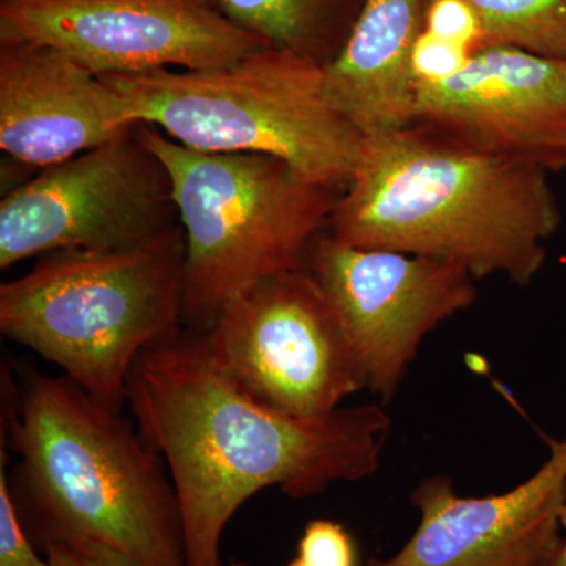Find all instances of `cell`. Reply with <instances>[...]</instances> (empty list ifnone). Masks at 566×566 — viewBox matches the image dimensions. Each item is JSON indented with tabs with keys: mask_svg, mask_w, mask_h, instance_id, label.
I'll use <instances>...</instances> for the list:
<instances>
[{
	"mask_svg": "<svg viewBox=\"0 0 566 566\" xmlns=\"http://www.w3.org/2000/svg\"><path fill=\"white\" fill-rule=\"evenodd\" d=\"M230 566H243V565H237V564H234V565H230Z\"/></svg>",
	"mask_w": 566,
	"mask_h": 566,
	"instance_id": "cell-25",
	"label": "cell"
},
{
	"mask_svg": "<svg viewBox=\"0 0 566 566\" xmlns=\"http://www.w3.org/2000/svg\"><path fill=\"white\" fill-rule=\"evenodd\" d=\"M41 547L51 566H142L122 551L95 539H51Z\"/></svg>",
	"mask_w": 566,
	"mask_h": 566,
	"instance_id": "cell-21",
	"label": "cell"
},
{
	"mask_svg": "<svg viewBox=\"0 0 566 566\" xmlns=\"http://www.w3.org/2000/svg\"><path fill=\"white\" fill-rule=\"evenodd\" d=\"M562 226L549 172L423 126L365 140L326 232L340 243L457 264L475 281H534Z\"/></svg>",
	"mask_w": 566,
	"mask_h": 566,
	"instance_id": "cell-2",
	"label": "cell"
},
{
	"mask_svg": "<svg viewBox=\"0 0 566 566\" xmlns=\"http://www.w3.org/2000/svg\"><path fill=\"white\" fill-rule=\"evenodd\" d=\"M126 403L166 461L188 566H222L227 524L266 488L303 499L374 475L390 431L381 406L297 419L259 403L223 375L205 334L182 326L139 354Z\"/></svg>",
	"mask_w": 566,
	"mask_h": 566,
	"instance_id": "cell-1",
	"label": "cell"
},
{
	"mask_svg": "<svg viewBox=\"0 0 566 566\" xmlns=\"http://www.w3.org/2000/svg\"><path fill=\"white\" fill-rule=\"evenodd\" d=\"M133 120L207 153L282 159L307 180L346 189L365 139L323 93V66L268 46L212 70L106 74Z\"/></svg>",
	"mask_w": 566,
	"mask_h": 566,
	"instance_id": "cell-6",
	"label": "cell"
},
{
	"mask_svg": "<svg viewBox=\"0 0 566 566\" xmlns=\"http://www.w3.org/2000/svg\"><path fill=\"white\" fill-rule=\"evenodd\" d=\"M423 29L474 54L485 44L482 22L468 0H423Z\"/></svg>",
	"mask_w": 566,
	"mask_h": 566,
	"instance_id": "cell-17",
	"label": "cell"
},
{
	"mask_svg": "<svg viewBox=\"0 0 566 566\" xmlns=\"http://www.w3.org/2000/svg\"><path fill=\"white\" fill-rule=\"evenodd\" d=\"M186 255L181 223L129 248L41 255L0 285V331L122 412L139 354L182 326Z\"/></svg>",
	"mask_w": 566,
	"mask_h": 566,
	"instance_id": "cell-4",
	"label": "cell"
},
{
	"mask_svg": "<svg viewBox=\"0 0 566 566\" xmlns=\"http://www.w3.org/2000/svg\"><path fill=\"white\" fill-rule=\"evenodd\" d=\"M137 128L169 170L186 233L182 327L207 333L238 294L307 270L345 189L307 180L273 156L197 151L147 123Z\"/></svg>",
	"mask_w": 566,
	"mask_h": 566,
	"instance_id": "cell-5",
	"label": "cell"
},
{
	"mask_svg": "<svg viewBox=\"0 0 566 566\" xmlns=\"http://www.w3.org/2000/svg\"><path fill=\"white\" fill-rule=\"evenodd\" d=\"M536 566H566V553L562 549V543L542 562Z\"/></svg>",
	"mask_w": 566,
	"mask_h": 566,
	"instance_id": "cell-22",
	"label": "cell"
},
{
	"mask_svg": "<svg viewBox=\"0 0 566 566\" xmlns=\"http://www.w3.org/2000/svg\"><path fill=\"white\" fill-rule=\"evenodd\" d=\"M137 125L41 169L3 197L2 270L66 249L129 248L180 223L169 170L142 140Z\"/></svg>",
	"mask_w": 566,
	"mask_h": 566,
	"instance_id": "cell-8",
	"label": "cell"
},
{
	"mask_svg": "<svg viewBox=\"0 0 566 566\" xmlns=\"http://www.w3.org/2000/svg\"><path fill=\"white\" fill-rule=\"evenodd\" d=\"M472 52L463 44L455 43L422 31L412 51V70L417 85L438 84L455 76L468 65Z\"/></svg>",
	"mask_w": 566,
	"mask_h": 566,
	"instance_id": "cell-18",
	"label": "cell"
},
{
	"mask_svg": "<svg viewBox=\"0 0 566 566\" xmlns=\"http://www.w3.org/2000/svg\"><path fill=\"white\" fill-rule=\"evenodd\" d=\"M202 334L223 375L282 415L329 416L367 389L340 319L307 270L238 294Z\"/></svg>",
	"mask_w": 566,
	"mask_h": 566,
	"instance_id": "cell-7",
	"label": "cell"
},
{
	"mask_svg": "<svg viewBox=\"0 0 566 566\" xmlns=\"http://www.w3.org/2000/svg\"><path fill=\"white\" fill-rule=\"evenodd\" d=\"M0 566H51L46 556L33 549L28 531L18 515L6 465H0Z\"/></svg>",
	"mask_w": 566,
	"mask_h": 566,
	"instance_id": "cell-19",
	"label": "cell"
},
{
	"mask_svg": "<svg viewBox=\"0 0 566 566\" xmlns=\"http://www.w3.org/2000/svg\"><path fill=\"white\" fill-rule=\"evenodd\" d=\"M136 125L122 96L65 52L0 43V148L14 161L46 169Z\"/></svg>",
	"mask_w": 566,
	"mask_h": 566,
	"instance_id": "cell-13",
	"label": "cell"
},
{
	"mask_svg": "<svg viewBox=\"0 0 566 566\" xmlns=\"http://www.w3.org/2000/svg\"><path fill=\"white\" fill-rule=\"evenodd\" d=\"M468 2L482 22L483 48L501 44L566 62V0Z\"/></svg>",
	"mask_w": 566,
	"mask_h": 566,
	"instance_id": "cell-16",
	"label": "cell"
},
{
	"mask_svg": "<svg viewBox=\"0 0 566 566\" xmlns=\"http://www.w3.org/2000/svg\"><path fill=\"white\" fill-rule=\"evenodd\" d=\"M423 31V0H365L345 46L323 66L327 103L365 140L416 122L412 51Z\"/></svg>",
	"mask_w": 566,
	"mask_h": 566,
	"instance_id": "cell-14",
	"label": "cell"
},
{
	"mask_svg": "<svg viewBox=\"0 0 566 566\" xmlns=\"http://www.w3.org/2000/svg\"><path fill=\"white\" fill-rule=\"evenodd\" d=\"M415 125L474 151L564 172L566 62L482 48L450 80L417 85Z\"/></svg>",
	"mask_w": 566,
	"mask_h": 566,
	"instance_id": "cell-11",
	"label": "cell"
},
{
	"mask_svg": "<svg viewBox=\"0 0 566 566\" xmlns=\"http://www.w3.org/2000/svg\"><path fill=\"white\" fill-rule=\"evenodd\" d=\"M286 566H303V565H301L300 562H297L296 558H294V560L290 562V564Z\"/></svg>",
	"mask_w": 566,
	"mask_h": 566,
	"instance_id": "cell-24",
	"label": "cell"
},
{
	"mask_svg": "<svg viewBox=\"0 0 566 566\" xmlns=\"http://www.w3.org/2000/svg\"><path fill=\"white\" fill-rule=\"evenodd\" d=\"M534 475L506 493L458 495L452 480L431 476L411 495L415 535L392 557L368 566H536L562 543L566 434L549 442Z\"/></svg>",
	"mask_w": 566,
	"mask_h": 566,
	"instance_id": "cell-12",
	"label": "cell"
},
{
	"mask_svg": "<svg viewBox=\"0 0 566 566\" xmlns=\"http://www.w3.org/2000/svg\"><path fill=\"white\" fill-rule=\"evenodd\" d=\"M307 271L333 305L371 392L389 400L423 338L475 303V279L457 264L354 248L324 232Z\"/></svg>",
	"mask_w": 566,
	"mask_h": 566,
	"instance_id": "cell-10",
	"label": "cell"
},
{
	"mask_svg": "<svg viewBox=\"0 0 566 566\" xmlns=\"http://www.w3.org/2000/svg\"><path fill=\"white\" fill-rule=\"evenodd\" d=\"M558 524H560V532H564V536H562V549L566 553V502L565 505L562 506L560 515H558Z\"/></svg>",
	"mask_w": 566,
	"mask_h": 566,
	"instance_id": "cell-23",
	"label": "cell"
},
{
	"mask_svg": "<svg viewBox=\"0 0 566 566\" xmlns=\"http://www.w3.org/2000/svg\"><path fill=\"white\" fill-rule=\"evenodd\" d=\"M2 381L9 401L2 419L20 457L11 494L28 534L41 546L87 538L142 566H188L166 461L122 412L66 376L31 371L20 398Z\"/></svg>",
	"mask_w": 566,
	"mask_h": 566,
	"instance_id": "cell-3",
	"label": "cell"
},
{
	"mask_svg": "<svg viewBox=\"0 0 566 566\" xmlns=\"http://www.w3.org/2000/svg\"><path fill=\"white\" fill-rule=\"evenodd\" d=\"M238 28L327 65L345 46L365 0H216Z\"/></svg>",
	"mask_w": 566,
	"mask_h": 566,
	"instance_id": "cell-15",
	"label": "cell"
},
{
	"mask_svg": "<svg viewBox=\"0 0 566 566\" xmlns=\"http://www.w3.org/2000/svg\"><path fill=\"white\" fill-rule=\"evenodd\" d=\"M0 43L48 44L98 77L221 69L271 46L216 0H2Z\"/></svg>",
	"mask_w": 566,
	"mask_h": 566,
	"instance_id": "cell-9",
	"label": "cell"
},
{
	"mask_svg": "<svg viewBox=\"0 0 566 566\" xmlns=\"http://www.w3.org/2000/svg\"><path fill=\"white\" fill-rule=\"evenodd\" d=\"M296 560L303 566H356L352 536L333 521H314L305 527Z\"/></svg>",
	"mask_w": 566,
	"mask_h": 566,
	"instance_id": "cell-20",
	"label": "cell"
},
{
	"mask_svg": "<svg viewBox=\"0 0 566 566\" xmlns=\"http://www.w3.org/2000/svg\"><path fill=\"white\" fill-rule=\"evenodd\" d=\"M0 2H2V0H0Z\"/></svg>",
	"mask_w": 566,
	"mask_h": 566,
	"instance_id": "cell-26",
	"label": "cell"
}]
</instances>
